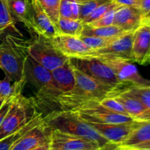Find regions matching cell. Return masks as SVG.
<instances>
[{"label":"cell","instance_id":"cell-31","mask_svg":"<svg viewBox=\"0 0 150 150\" xmlns=\"http://www.w3.org/2000/svg\"><path fill=\"white\" fill-rule=\"evenodd\" d=\"M99 103L104 108H107L108 110H110L113 112L119 114H122V115L129 116L123 105L120 102H118L114 97L104 98L103 99L99 101Z\"/></svg>","mask_w":150,"mask_h":150},{"label":"cell","instance_id":"cell-38","mask_svg":"<svg viewBox=\"0 0 150 150\" xmlns=\"http://www.w3.org/2000/svg\"><path fill=\"white\" fill-rule=\"evenodd\" d=\"M50 149V143L46 144L41 145V146H37V147L33 148L30 150H49Z\"/></svg>","mask_w":150,"mask_h":150},{"label":"cell","instance_id":"cell-41","mask_svg":"<svg viewBox=\"0 0 150 150\" xmlns=\"http://www.w3.org/2000/svg\"><path fill=\"white\" fill-rule=\"evenodd\" d=\"M133 147H137V148H150V142H146V143L142 144L140 145H138V146H133Z\"/></svg>","mask_w":150,"mask_h":150},{"label":"cell","instance_id":"cell-25","mask_svg":"<svg viewBox=\"0 0 150 150\" xmlns=\"http://www.w3.org/2000/svg\"><path fill=\"white\" fill-rule=\"evenodd\" d=\"M121 93L139 100L146 108L148 117L146 121L150 120V86H131L121 92Z\"/></svg>","mask_w":150,"mask_h":150},{"label":"cell","instance_id":"cell-27","mask_svg":"<svg viewBox=\"0 0 150 150\" xmlns=\"http://www.w3.org/2000/svg\"><path fill=\"white\" fill-rule=\"evenodd\" d=\"M0 26H6L21 35L16 26V21L10 13L7 0H0Z\"/></svg>","mask_w":150,"mask_h":150},{"label":"cell","instance_id":"cell-18","mask_svg":"<svg viewBox=\"0 0 150 150\" xmlns=\"http://www.w3.org/2000/svg\"><path fill=\"white\" fill-rule=\"evenodd\" d=\"M51 74L56 87L61 93L70 92L74 88L76 80L73 66L69 59L62 65L51 70Z\"/></svg>","mask_w":150,"mask_h":150},{"label":"cell","instance_id":"cell-2","mask_svg":"<svg viewBox=\"0 0 150 150\" xmlns=\"http://www.w3.org/2000/svg\"><path fill=\"white\" fill-rule=\"evenodd\" d=\"M43 120L47 126L51 130H58L94 141L103 149L111 145L107 139L103 137L92 126L81 119L76 111L54 110L43 117Z\"/></svg>","mask_w":150,"mask_h":150},{"label":"cell","instance_id":"cell-9","mask_svg":"<svg viewBox=\"0 0 150 150\" xmlns=\"http://www.w3.org/2000/svg\"><path fill=\"white\" fill-rule=\"evenodd\" d=\"M112 70L121 83L127 86H150V80L144 78L131 61L111 57H98Z\"/></svg>","mask_w":150,"mask_h":150},{"label":"cell","instance_id":"cell-40","mask_svg":"<svg viewBox=\"0 0 150 150\" xmlns=\"http://www.w3.org/2000/svg\"><path fill=\"white\" fill-rule=\"evenodd\" d=\"M142 24L150 26V16L143 18V20H142Z\"/></svg>","mask_w":150,"mask_h":150},{"label":"cell","instance_id":"cell-30","mask_svg":"<svg viewBox=\"0 0 150 150\" xmlns=\"http://www.w3.org/2000/svg\"><path fill=\"white\" fill-rule=\"evenodd\" d=\"M118 5V4L116 2H114V1H108V2L103 3V4H100V6H98L86 19L82 21V23H83V25L88 24V23H91V22L97 20V19L100 18L101 16H103L105 13H106L109 10H111L113 7H116V6Z\"/></svg>","mask_w":150,"mask_h":150},{"label":"cell","instance_id":"cell-20","mask_svg":"<svg viewBox=\"0 0 150 150\" xmlns=\"http://www.w3.org/2000/svg\"><path fill=\"white\" fill-rule=\"evenodd\" d=\"M150 142V121H140L139 125L128 135L117 147H133Z\"/></svg>","mask_w":150,"mask_h":150},{"label":"cell","instance_id":"cell-35","mask_svg":"<svg viewBox=\"0 0 150 150\" xmlns=\"http://www.w3.org/2000/svg\"><path fill=\"white\" fill-rule=\"evenodd\" d=\"M138 9L143 16V18L150 16V0H140Z\"/></svg>","mask_w":150,"mask_h":150},{"label":"cell","instance_id":"cell-10","mask_svg":"<svg viewBox=\"0 0 150 150\" xmlns=\"http://www.w3.org/2000/svg\"><path fill=\"white\" fill-rule=\"evenodd\" d=\"M54 47L68 59H89L99 57L98 51L88 47L80 38L57 34L51 38Z\"/></svg>","mask_w":150,"mask_h":150},{"label":"cell","instance_id":"cell-45","mask_svg":"<svg viewBox=\"0 0 150 150\" xmlns=\"http://www.w3.org/2000/svg\"><path fill=\"white\" fill-rule=\"evenodd\" d=\"M107 1H114V0H107Z\"/></svg>","mask_w":150,"mask_h":150},{"label":"cell","instance_id":"cell-16","mask_svg":"<svg viewBox=\"0 0 150 150\" xmlns=\"http://www.w3.org/2000/svg\"><path fill=\"white\" fill-rule=\"evenodd\" d=\"M142 20L143 16L139 9L131 6L120 5L114 13L113 25L125 32H134L142 26Z\"/></svg>","mask_w":150,"mask_h":150},{"label":"cell","instance_id":"cell-47","mask_svg":"<svg viewBox=\"0 0 150 150\" xmlns=\"http://www.w3.org/2000/svg\"><path fill=\"white\" fill-rule=\"evenodd\" d=\"M0 69H1V64H0Z\"/></svg>","mask_w":150,"mask_h":150},{"label":"cell","instance_id":"cell-8","mask_svg":"<svg viewBox=\"0 0 150 150\" xmlns=\"http://www.w3.org/2000/svg\"><path fill=\"white\" fill-rule=\"evenodd\" d=\"M73 111H76L80 118L86 122L120 124L136 121L130 116L119 114L108 110L96 100L86 103Z\"/></svg>","mask_w":150,"mask_h":150},{"label":"cell","instance_id":"cell-36","mask_svg":"<svg viewBox=\"0 0 150 150\" xmlns=\"http://www.w3.org/2000/svg\"><path fill=\"white\" fill-rule=\"evenodd\" d=\"M79 8L76 0L71 1V18L74 20H79Z\"/></svg>","mask_w":150,"mask_h":150},{"label":"cell","instance_id":"cell-42","mask_svg":"<svg viewBox=\"0 0 150 150\" xmlns=\"http://www.w3.org/2000/svg\"><path fill=\"white\" fill-rule=\"evenodd\" d=\"M7 29H8V28L6 27V26H0V36H1V35H3V34L4 33V32H5Z\"/></svg>","mask_w":150,"mask_h":150},{"label":"cell","instance_id":"cell-22","mask_svg":"<svg viewBox=\"0 0 150 150\" xmlns=\"http://www.w3.org/2000/svg\"><path fill=\"white\" fill-rule=\"evenodd\" d=\"M7 2L10 13L15 21L23 23L29 33H31L32 25L30 22L29 6L27 0H7Z\"/></svg>","mask_w":150,"mask_h":150},{"label":"cell","instance_id":"cell-11","mask_svg":"<svg viewBox=\"0 0 150 150\" xmlns=\"http://www.w3.org/2000/svg\"><path fill=\"white\" fill-rule=\"evenodd\" d=\"M50 149L56 150H103L97 142L86 138L51 130Z\"/></svg>","mask_w":150,"mask_h":150},{"label":"cell","instance_id":"cell-5","mask_svg":"<svg viewBox=\"0 0 150 150\" xmlns=\"http://www.w3.org/2000/svg\"><path fill=\"white\" fill-rule=\"evenodd\" d=\"M24 57L19 49L15 36L7 35L0 43L1 69L12 82L24 80Z\"/></svg>","mask_w":150,"mask_h":150},{"label":"cell","instance_id":"cell-14","mask_svg":"<svg viewBox=\"0 0 150 150\" xmlns=\"http://www.w3.org/2000/svg\"><path fill=\"white\" fill-rule=\"evenodd\" d=\"M51 129L45 121L25 133L12 146L10 150H30L37 146L50 143Z\"/></svg>","mask_w":150,"mask_h":150},{"label":"cell","instance_id":"cell-29","mask_svg":"<svg viewBox=\"0 0 150 150\" xmlns=\"http://www.w3.org/2000/svg\"><path fill=\"white\" fill-rule=\"evenodd\" d=\"M61 0H38L48 17L51 20L52 23L57 28V22L59 18V8Z\"/></svg>","mask_w":150,"mask_h":150},{"label":"cell","instance_id":"cell-17","mask_svg":"<svg viewBox=\"0 0 150 150\" xmlns=\"http://www.w3.org/2000/svg\"><path fill=\"white\" fill-rule=\"evenodd\" d=\"M134 32H127L117 38L108 47L97 50L99 57H111L132 61V48H133Z\"/></svg>","mask_w":150,"mask_h":150},{"label":"cell","instance_id":"cell-24","mask_svg":"<svg viewBox=\"0 0 150 150\" xmlns=\"http://www.w3.org/2000/svg\"><path fill=\"white\" fill-rule=\"evenodd\" d=\"M83 23L80 20L59 18L57 24L59 34L80 38L83 29Z\"/></svg>","mask_w":150,"mask_h":150},{"label":"cell","instance_id":"cell-44","mask_svg":"<svg viewBox=\"0 0 150 150\" xmlns=\"http://www.w3.org/2000/svg\"><path fill=\"white\" fill-rule=\"evenodd\" d=\"M114 150H120V149H119V148L118 147H117V146H116V149H114Z\"/></svg>","mask_w":150,"mask_h":150},{"label":"cell","instance_id":"cell-4","mask_svg":"<svg viewBox=\"0 0 150 150\" xmlns=\"http://www.w3.org/2000/svg\"><path fill=\"white\" fill-rule=\"evenodd\" d=\"M32 35L31 40H22L26 54L49 70L62 65L69 59L54 47L51 38L42 35Z\"/></svg>","mask_w":150,"mask_h":150},{"label":"cell","instance_id":"cell-37","mask_svg":"<svg viewBox=\"0 0 150 150\" xmlns=\"http://www.w3.org/2000/svg\"><path fill=\"white\" fill-rule=\"evenodd\" d=\"M139 1L140 0H114V2L117 3L120 5H126V6H131L138 8Z\"/></svg>","mask_w":150,"mask_h":150},{"label":"cell","instance_id":"cell-23","mask_svg":"<svg viewBox=\"0 0 150 150\" xmlns=\"http://www.w3.org/2000/svg\"><path fill=\"white\" fill-rule=\"evenodd\" d=\"M127 33L115 25L103 27H91L84 25L81 36H95L100 38H115Z\"/></svg>","mask_w":150,"mask_h":150},{"label":"cell","instance_id":"cell-19","mask_svg":"<svg viewBox=\"0 0 150 150\" xmlns=\"http://www.w3.org/2000/svg\"><path fill=\"white\" fill-rule=\"evenodd\" d=\"M114 98L123 105L128 115L135 120L146 121L147 120V111L144 105L139 100L127 96L121 92L114 95Z\"/></svg>","mask_w":150,"mask_h":150},{"label":"cell","instance_id":"cell-6","mask_svg":"<svg viewBox=\"0 0 150 150\" xmlns=\"http://www.w3.org/2000/svg\"><path fill=\"white\" fill-rule=\"evenodd\" d=\"M36 110L34 102L22 94L18 95L0 125V140L10 136L32 119Z\"/></svg>","mask_w":150,"mask_h":150},{"label":"cell","instance_id":"cell-3","mask_svg":"<svg viewBox=\"0 0 150 150\" xmlns=\"http://www.w3.org/2000/svg\"><path fill=\"white\" fill-rule=\"evenodd\" d=\"M15 40L24 57L23 72L25 79L26 82H29L36 88L38 98L42 99L61 93L56 87L51 70L44 67L26 54L21 39L15 36Z\"/></svg>","mask_w":150,"mask_h":150},{"label":"cell","instance_id":"cell-48","mask_svg":"<svg viewBox=\"0 0 150 150\" xmlns=\"http://www.w3.org/2000/svg\"><path fill=\"white\" fill-rule=\"evenodd\" d=\"M149 121H150V120H149Z\"/></svg>","mask_w":150,"mask_h":150},{"label":"cell","instance_id":"cell-43","mask_svg":"<svg viewBox=\"0 0 150 150\" xmlns=\"http://www.w3.org/2000/svg\"><path fill=\"white\" fill-rule=\"evenodd\" d=\"M7 98H4V99H0V108L2 106V105L4 104V103L5 102V100L7 99Z\"/></svg>","mask_w":150,"mask_h":150},{"label":"cell","instance_id":"cell-39","mask_svg":"<svg viewBox=\"0 0 150 150\" xmlns=\"http://www.w3.org/2000/svg\"><path fill=\"white\" fill-rule=\"evenodd\" d=\"M118 148L120 150H150V148H137V147H127V148L118 147Z\"/></svg>","mask_w":150,"mask_h":150},{"label":"cell","instance_id":"cell-21","mask_svg":"<svg viewBox=\"0 0 150 150\" xmlns=\"http://www.w3.org/2000/svg\"><path fill=\"white\" fill-rule=\"evenodd\" d=\"M42 121H43V117H42V113L35 111L32 119L24 126H23L21 128L19 129L16 133L0 140V150H10L12 146L20 138H21L25 133L29 131L31 129L40 124Z\"/></svg>","mask_w":150,"mask_h":150},{"label":"cell","instance_id":"cell-15","mask_svg":"<svg viewBox=\"0 0 150 150\" xmlns=\"http://www.w3.org/2000/svg\"><path fill=\"white\" fill-rule=\"evenodd\" d=\"M132 61L142 65L150 64V26L142 24L135 31Z\"/></svg>","mask_w":150,"mask_h":150},{"label":"cell","instance_id":"cell-32","mask_svg":"<svg viewBox=\"0 0 150 150\" xmlns=\"http://www.w3.org/2000/svg\"><path fill=\"white\" fill-rule=\"evenodd\" d=\"M120 4H118L116 7H113L111 10H108L106 13L101 16L100 18L88 23L87 26H91V27H103V26H108L113 25V21H114V13H115L117 9L120 7Z\"/></svg>","mask_w":150,"mask_h":150},{"label":"cell","instance_id":"cell-12","mask_svg":"<svg viewBox=\"0 0 150 150\" xmlns=\"http://www.w3.org/2000/svg\"><path fill=\"white\" fill-rule=\"evenodd\" d=\"M29 6L30 22L32 25L31 35H42L52 38L57 35L58 31L38 0H27Z\"/></svg>","mask_w":150,"mask_h":150},{"label":"cell","instance_id":"cell-33","mask_svg":"<svg viewBox=\"0 0 150 150\" xmlns=\"http://www.w3.org/2000/svg\"><path fill=\"white\" fill-rule=\"evenodd\" d=\"M71 1L72 0H61L59 8V18H71Z\"/></svg>","mask_w":150,"mask_h":150},{"label":"cell","instance_id":"cell-26","mask_svg":"<svg viewBox=\"0 0 150 150\" xmlns=\"http://www.w3.org/2000/svg\"><path fill=\"white\" fill-rule=\"evenodd\" d=\"M79 4V20L83 21L86 19L98 6L103 3L108 2L107 0H76Z\"/></svg>","mask_w":150,"mask_h":150},{"label":"cell","instance_id":"cell-13","mask_svg":"<svg viewBox=\"0 0 150 150\" xmlns=\"http://www.w3.org/2000/svg\"><path fill=\"white\" fill-rule=\"evenodd\" d=\"M103 137L108 141L111 144L117 146L122 142L128 135L137 127L140 121H134L129 123H98L87 122Z\"/></svg>","mask_w":150,"mask_h":150},{"label":"cell","instance_id":"cell-28","mask_svg":"<svg viewBox=\"0 0 150 150\" xmlns=\"http://www.w3.org/2000/svg\"><path fill=\"white\" fill-rule=\"evenodd\" d=\"M117 38H119V37H115V38H100V37L95 36H81L80 39L88 47L97 51V50L108 47Z\"/></svg>","mask_w":150,"mask_h":150},{"label":"cell","instance_id":"cell-1","mask_svg":"<svg viewBox=\"0 0 150 150\" xmlns=\"http://www.w3.org/2000/svg\"><path fill=\"white\" fill-rule=\"evenodd\" d=\"M73 69L76 80L74 88L70 92L49 97L47 98V104L57 105L59 110L73 111L89 101H100L104 98L114 97L120 92L111 86L95 80L73 66Z\"/></svg>","mask_w":150,"mask_h":150},{"label":"cell","instance_id":"cell-7","mask_svg":"<svg viewBox=\"0 0 150 150\" xmlns=\"http://www.w3.org/2000/svg\"><path fill=\"white\" fill-rule=\"evenodd\" d=\"M69 62L73 67L80 71L104 84L114 88L120 92L129 87L121 83L112 70L98 57L89 59H69Z\"/></svg>","mask_w":150,"mask_h":150},{"label":"cell","instance_id":"cell-46","mask_svg":"<svg viewBox=\"0 0 150 150\" xmlns=\"http://www.w3.org/2000/svg\"><path fill=\"white\" fill-rule=\"evenodd\" d=\"M49 150H56V149H49Z\"/></svg>","mask_w":150,"mask_h":150},{"label":"cell","instance_id":"cell-34","mask_svg":"<svg viewBox=\"0 0 150 150\" xmlns=\"http://www.w3.org/2000/svg\"><path fill=\"white\" fill-rule=\"evenodd\" d=\"M20 94H15V95H11L10 97H9L7 100H5V102L4 103V104L2 105V106L0 108V125L2 123L3 120L5 118L6 115L8 113L9 110L11 108L12 105H13V102L16 100V97L18 96Z\"/></svg>","mask_w":150,"mask_h":150}]
</instances>
